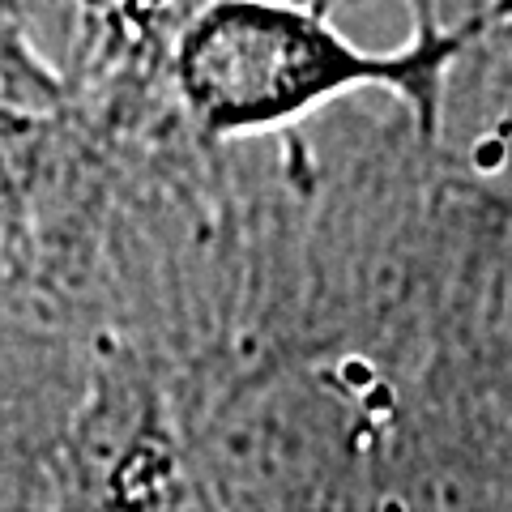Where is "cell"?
Masks as SVG:
<instances>
[{
	"label": "cell",
	"mask_w": 512,
	"mask_h": 512,
	"mask_svg": "<svg viewBox=\"0 0 512 512\" xmlns=\"http://www.w3.org/2000/svg\"><path fill=\"white\" fill-rule=\"evenodd\" d=\"M350 440L346 410L312 384H274L239 406L222 444L231 491L248 504H312Z\"/></svg>",
	"instance_id": "2"
},
{
	"label": "cell",
	"mask_w": 512,
	"mask_h": 512,
	"mask_svg": "<svg viewBox=\"0 0 512 512\" xmlns=\"http://www.w3.org/2000/svg\"><path fill=\"white\" fill-rule=\"evenodd\" d=\"M500 5L440 26L419 0V26L393 52L350 43L320 9L295 0H210L175 39V90L205 137H252L295 124L350 90H384L436 133L448 69L491 26Z\"/></svg>",
	"instance_id": "1"
}]
</instances>
